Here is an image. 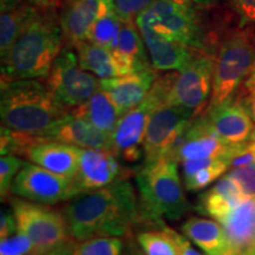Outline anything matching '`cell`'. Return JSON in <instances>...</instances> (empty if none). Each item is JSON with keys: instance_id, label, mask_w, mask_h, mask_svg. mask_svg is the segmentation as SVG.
<instances>
[{"instance_id": "obj_1", "label": "cell", "mask_w": 255, "mask_h": 255, "mask_svg": "<svg viewBox=\"0 0 255 255\" xmlns=\"http://www.w3.org/2000/svg\"><path fill=\"white\" fill-rule=\"evenodd\" d=\"M62 212L75 241L96 237H131L141 226L138 193L129 178L83 191L70 199Z\"/></svg>"}, {"instance_id": "obj_2", "label": "cell", "mask_w": 255, "mask_h": 255, "mask_svg": "<svg viewBox=\"0 0 255 255\" xmlns=\"http://www.w3.org/2000/svg\"><path fill=\"white\" fill-rule=\"evenodd\" d=\"M64 44L57 8L34 7L14 45L1 58V79L46 78Z\"/></svg>"}, {"instance_id": "obj_3", "label": "cell", "mask_w": 255, "mask_h": 255, "mask_svg": "<svg viewBox=\"0 0 255 255\" xmlns=\"http://www.w3.org/2000/svg\"><path fill=\"white\" fill-rule=\"evenodd\" d=\"M69 113V108L37 79H1V127L46 138L51 129Z\"/></svg>"}, {"instance_id": "obj_4", "label": "cell", "mask_w": 255, "mask_h": 255, "mask_svg": "<svg viewBox=\"0 0 255 255\" xmlns=\"http://www.w3.org/2000/svg\"><path fill=\"white\" fill-rule=\"evenodd\" d=\"M177 162L162 157L144 163L136 171V186L141 208V226L157 225L170 220H181L190 210Z\"/></svg>"}, {"instance_id": "obj_5", "label": "cell", "mask_w": 255, "mask_h": 255, "mask_svg": "<svg viewBox=\"0 0 255 255\" xmlns=\"http://www.w3.org/2000/svg\"><path fill=\"white\" fill-rule=\"evenodd\" d=\"M255 62V40L248 30L226 34L214 56L212 95L207 108H215L235 98V95Z\"/></svg>"}, {"instance_id": "obj_6", "label": "cell", "mask_w": 255, "mask_h": 255, "mask_svg": "<svg viewBox=\"0 0 255 255\" xmlns=\"http://www.w3.org/2000/svg\"><path fill=\"white\" fill-rule=\"evenodd\" d=\"M135 21L139 31L193 49L206 50L193 0H157Z\"/></svg>"}, {"instance_id": "obj_7", "label": "cell", "mask_w": 255, "mask_h": 255, "mask_svg": "<svg viewBox=\"0 0 255 255\" xmlns=\"http://www.w3.org/2000/svg\"><path fill=\"white\" fill-rule=\"evenodd\" d=\"M177 73L157 76L146 97L138 105L120 117L111 135L113 152L127 163H136L144 156L143 138L149 119L156 108L165 103Z\"/></svg>"}, {"instance_id": "obj_8", "label": "cell", "mask_w": 255, "mask_h": 255, "mask_svg": "<svg viewBox=\"0 0 255 255\" xmlns=\"http://www.w3.org/2000/svg\"><path fill=\"white\" fill-rule=\"evenodd\" d=\"M8 202L14 213L18 231L31 239L32 252L36 255H45L73 240L63 212L18 196H12Z\"/></svg>"}, {"instance_id": "obj_9", "label": "cell", "mask_w": 255, "mask_h": 255, "mask_svg": "<svg viewBox=\"0 0 255 255\" xmlns=\"http://www.w3.org/2000/svg\"><path fill=\"white\" fill-rule=\"evenodd\" d=\"M45 79L51 92L69 109L90 100L101 89V81L82 69L77 52L70 46L63 47Z\"/></svg>"}, {"instance_id": "obj_10", "label": "cell", "mask_w": 255, "mask_h": 255, "mask_svg": "<svg viewBox=\"0 0 255 255\" xmlns=\"http://www.w3.org/2000/svg\"><path fill=\"white\" fill-rule=\"evenodd\" d=\"M213 73L214 56L199 50L186 68L178 71L165 103L186 108L196 116L202 114L212 95Z\"/></svg>"}, {"instance_id": "obj_11", "label": "cell", "mask_w": 255, "mask_h": 255, "mask_svg": "<svg viewBox=\"0 0 255 255\" xmlns=\"http://www.w3.org/2000/svg\"><path fill=\"white\" fill-rule=\"evenodd\" d=\"M12 194L31 202L53 206L72 199L77 195V191L73 178L55 174L38 164L25 162L12 186Z\"/></svg>"}, {"instance_id": "obj_12", "label": "cell", "mask_w": 255, "mask_h": 255, "mask_svg": "<svg viewBox=\"0 0 255 255\" xmlns=\"http://www.w3.org/2000/svg\"><path fill=\"white\" fill-rule=\"evenodd\" d=\"M195 116L194 111L177 105L163 103L156 108L149 119L142 143L144 163L165 157Z\"/></svg>"}, {"instance_id": "obj_13", "label": "cell", "mask_w": 255, "mask_h": 255, "mask_svg": "<svg viewBox=\"0 0 255 255\" xmlns=\"http://www.w3.org/2000/svg\"><path fill=\"white\" fill-rule=\"evenodd\" d=\"M246 144L229 145L222 142L207 129L200 115L188 123L182 135L170 149L165 157L181 163L188 159L202 158H227L232 162L233 157L240 152Z\"/></svg>"}, {"instance_id": "obj_14", "label": "cell", "mask_w": 255, "mask_h": 255, "mask_svg": "<svg viewBox=\"0 0 255 255\" xmlns=\"http://www.w3.org/2000/svg\"><path fill=\"white\" fill-rule=\"evenodd\" d=\"M129 175V170L127 171L121 165L113 151L81 148L78 170L73 177V184L78 195L83 191L100 189L119 180H124Z\"/></svg>"}, {"instance_id": "obj_15", "label": "cell", "mask_w": 255, "mask_h": 255, "mask_svg": "<svg viewBox=\"0 0 255 255\" xmlns=\"http://www.w3.org/2000/svg\"><path fill=\"white\" fill-rule=\"evenodd\" d=\"M201 119L207 129L229 145H242L250 141L253 120L245 105L234 98L215 108H206Z\"/></svg>"}, {"instance_id": "obj_16", "label": "cell", "mask_w": 255, "mask_h": 255, "mask_svg": "<svg viewBox=\"0 0 255 255\" xmlns=\"http://www.w3.org/2000/svg\"><path fill=\"white\" fill-rule=\"evenodd\" d=\"M157 77L151 66L130 75L101 79V89L108 94L120 116L138 105L146 97Z\"/></svg>"}, {"instance_id": "obj_17", "label": "cell", "mask_w": 255, "mask_h": 255, "mask_svg": "<svg viewBox=\"0 0 255 255\" xmlns=\"http://www.w3.org/2000/svg\"><path fill=\"white\" fill-rule=\"evenodd\" d=\"M103 0H64L60 6L59 23L65 46L75 49L88 40L89 32L100 14Z\"/></svg>"}, {"instance_id": "obj_18", "label": "cell", "mask_w": 255, "mask_h": 255, "mask_svg": "<svg viewBox=\"0 0 255 255\" xmlns=\"http://www.w3.org/2000/svg\"><path fill=\"white\" fill-rule=\"evenodd\" d=\"M47 139L76 145L83 149H103L113 151L111 137L90 122L69 113L47 133Z\"/></svg>"}, {"instance_id": "obj_19", "label": "cell", "mask_w": 255, "mask_h": 255, "mask_svg": "<svg viewBox=\"0 0 255 255\" xmlns=\"http://www.w3.org/2000/svg\"><path fill=\"white\" fill-rule=\"evenodd\" d=\"M81 148L66 143L43 139L28 150L26 157L32 163L62 175L73 178L76 176L79 164Z\"/></svg>"}, {"instance_id": "obj_20", "label": "cell", "mask_w": 255, "mask_h": 255, "mask_svg": "<svg viewBox=\"0 0 255 255\" xmlns=\"http://www.w3.org/2000/svg\"><path fill=\"white\" fill-rule=\"evenodd\" d=\"M144 40L135 20L123 21L116 46L111 51L121 76L130 75L149 68Z\"/></svg>"}, {"instance_id": "obj_21", "label": "cell", "mask_w": 255, "mask_h": 255, "mask_svg": "<svg viewBox=\"0 0 255 255\" xmlns=\"http://www.w3.org/2000/svg\"><path fill=\"white\" fill-rule=\"evenodd\" d=\"M232 250L245 253L255 246V197H245L220 222Z\"/></svg>"}, {"instance_id": "obj_22", "label": "cell", "mask_w": 255, "mask_h": 255, "mask_svg": "<svg viewBox=\"0 0 255 255\" xmlns=\"http://www.w3.org/2000/svg\"><path fill=\"white\" fill-rule=\"evenodd\" d=\"M152 68L157 71H181L193 60L197 49L164 40L150 32L141 31Z\"/></svg>"}, {"instance_id": "obj_23", "label": "cell", "mask_w": 255, "mask_h": 255, "mask_svg": "<svg viewBox=\"0 0 255 255\" xmlns=\"http://www.w3.org/2000/svg\"><path fill=\"white\" fill-rule=\"evenodd\" d=\"M244 199L234 180L225 175L210 189L201 194L196 212L221 222Z\"/></svg>"}, {"instance_id": "obj_24", "label": "cell", "mask_w": 255, "mask_h": 255, "mask_svg": "<svg viewBox=\"0 0 255 255\" xmlns=\"http://www.w3.org/2000/svg\"><path fill=\"white\" fill-rule=\"evenodd\" d=\"M181 232L207 255H222L231 250L227 234L219 221L205 218H189Z\"/></svg>"}, {"instance_id": "obj_25", "label": "cell", "mask_w": 255, "mask_h": 255, "mask_svg": "<svg viewBox=\"0 0 255 255\" xmlns=\"http://www.w3.org/2000/svg\"><path fill=\"white\" fill-rule=\"evenodd\" d=\"M0 5V53L4 58L23 32L34 6L28 0H1Z\"/></svg>"}, {"instance_id": "obj_26", "label": "cell", "mask_w": 255, "mask_h": 255, "mask_svg": "<svg viewBox=\"0 0 255 255\" xmlns=\"http://www.w3.org/2000/svg\"><path fill=\"white\" fill-rule=\"evenodd\" d=\"M70 113L87 120L95 128L110 137L121 117L113 101L102 89L94 94L90 100L70 109Z\"/></svg>"}, {"instance_id": "obj_27", "label": "cell", "mask_w": 255, "mask_h": 255, "mask_svg": "<svg viewBox=\"0 0 255 255\" xmlns=\"http://www.w3.org/2000/svg\"><path fill=\"white\" fill-rule=\"evenodd\" d=\"M181 164L184 186L189 191L203 190L221 178L231 167V162L227 158L188 159L181 162Z\"/></svg>"}, {"instance_id": "obj_28", "label": "cell", "mask_w": 255, "mask_h": 255, "mask_svg": "<svg viewBox=\"0 0 255 255\" xmlns=\"http://www.w3.org/2000/svg\"><path fill=\"white\" fill-rule=\"evenodd\" d=\"M177 234L162 221L137 232L136 241L145 255H181Z\"/></svg>"}, {"instance_id": "obj_29", "label": "cell", "mask_w": 255, "mask_h": 255, "mask_svg": "<svg viewBox=\"0 0 255 255\" xmlns=\"http://www.w3.org/2000/svg\"><path fill=\"white\" fill-rule=\"evenodd\" d=\"M75 50L77 52L78 62L82 69L94 73L96 77L105 79L121 76L113 52L110 50L96 45L89 40L79 43L75 46Z\"/></svg>"}, {"instance_id": "obj_30", "label": "cell", "mask_w": 255, "mask_h": 255, "mask_svg": "<svg viewBox=\"0 0 255 255\" xmlns=\"http://www.w3.org/2000/svg\"><path fill=\"white\" fill-rule=\"evenodd\" d=\"M123 21L113 0H103L100 14L89 32L88 40L113 51L119 40Z\"/></svg>"}, {"instance_id": "obj_31", "label": "cell", "mask_w": 255, "mask_h": 255, "mask_svg": "<svg viewBox=\"0 0 255 255\" xmlns=\"http://www.w3.org/2000/svg\"><path fill=\"white\" fill-rule=\"evenodd\" d=\"M124 242L117 237H96L75 241L73 255H122Z\"/></svg>"}, {"instance_id": "obj_32", "label": "cell", "mask_w": 255, "mask_h": 255, "mask_svg": "<svg viewBox=\"0 0 255 255\" xmlns=\"http://www.w3.org/2000/svg\"><path fill=\"white\" fill-rule=\"evenodd\" d=\"M44 137H38L28 133L18 132L8 128L1 127V136H0V151L2 155L25 156L33 145L43 141Z\"/></svg>"}, {"instance_id": "obj_33", "label": "cell", "mask_w": 255, "mask_h": 255, "mask_svg": "<svg viewBox=\"0 0 255 255\" xmlns=\"http://www.w3.org/2000/svg\"><path fill=\"white\" fill-rule=\"evenodd\" d=\"M25 162L19 156L2 155L0 158V195L2 202H8L13 196L12 186Z\"/></svg>"}, {"instance_id": "obj_34", "label": "cell", "mask_w": 255, "mask_h": 255, "mask_svg": "<svg viewBox=\"0 0 255 255\" xmlns=\"http://www.w3.org/2000/svg\"><path fill=\"white\" fill-rule=\"evenodd\" d=\"M227 175L234 180L245 197H255V163L235 167Z\"/></svg>"}, {"instance_id": "obj_35", "label": "cell", "mask_w": 255, "mask_h": 255, "mask_svg": "<svg viewBox=\"0 0 255 255\" xmlns=\"http://www.w3.org/2000/svg\"><path fill=\"white\" fill-rule=\"evenodd\" d=\"M33 251V242L26 234L17 232L0 242V255H27Z\"/></svg>"}, {"instance_id": "obj_36", "label": "cell", "mask_w": 255, "mask_h": 255, "mask_svg": "<svg viewBox=\"0 0 255 255\" xmlns=\"http://www.w3.org/2000/svg\"><path fill=\"white\" fill-rule=\"evenodd\" d=\"M115 7L124 21L136 18L157 0H113Z\"/></svg>"}, {"instance_id": "obj_37", "label": "cell", "mask_w": 255, "mask_h": 255, "mask_svg": "<svg viewBox=\"0 0 255 255\" xmlns=\"http://www.w3.org/2000/svg\"><path fill=\"white\" fill-rule=\"evenodd\" d=\"M17 232L18 226L13 210H12V208H2L1 214H0V239L2 240V239L12 237Z\"/></svg>"}, {"instance_id": "obj_38", "label": "cell", "mask_w": 255, "mask_h": 255, "mask_svg": "<svg viewBox=\"0 0 255 255\" xmlns=\"http://www.w3.org/2000/svg\"><path fill=\"white\" fill-rule=\"evenodd\" d=\"M244 23L255 24V0H234Z\"/></svg>"}, {"instance_id": "obj_39", "label": "cell", "mask_w": 255, "mask_h": 255, "mask_svg": "<svg viewBox=\"0 0 255 255\" xmlns=\"http://www.w3.org/2000/svg\"><path fill=\"white\" fill-rule=\"evenodd\" d=\"M255 96V62L252 66V70L245 82L242 83L241 95H239L237 100H247Z\"/></svg>"}, {"instance_id": "obj_40", "label": "cell", "mask_w": 255, "mask_h": 255, "mask_svg": "<svg viewBox=\"0 0 255 255\" xmlns=\"http://www.w3.org/2000/svg\"><path fill=\"white\" fill-rule=\"evenodd\" d=\"M177 240L178 244H180L181 255H203L199 251H196L195 248H193V246L190 245V241L186 237H183V235L177 234Z\"/></svg>"}, {"instance_id": "obj_41", "label": "cell", "mask_w": 255, "mask_h": 255, "mask_svg": "<svg viewBox=\"0 0 255 255\" xmlns=\"http://www.w3.org/2000/svg\"><path fill=\"white\" fill-rule=\"evenodd\" d=\"M64 0H28L32 6L38 8H58Z\"/></svg>"}, {"instance_id": "obj_42", "label": "cell", "mask_w": 255, "mask_h": 255, "mask_svg": "<svg viewBox=\"0 0 255 255\" xmlns=\"http://www.w3.org/2000/svg\"><path fill=\"white\" fill-rule=\"evenodd\" d=\"M73 245H75V240H71L45 255H73Z\"/></svg>"}, {"instance_id": "obj_43", "label": "cell", "mask_w": 255, "mask_h": 255, "mask_svg": "<svg viewBox=\"0 0 255 255\" xmlns=\"http://www.w3.org/2000/svg\"><path fill=\"white\" fill-rule=\"evenodd\" d=\"M242 104L245 105L248 114H250L251 119L253 120V122H255V96L252 98H247V100H239Z\"/></svg>"}, {"instance_id": "obj_44", "label": "cell", "mask_w": 255, "mask_h": 255, "mask_svg": "<svg viewBox=\"0 0 255 255\" xmlns=\"http://www.w3.org/2000/svg\"><path fill=\"white\" fill-rule=\"evenodd\" d=\"M124 255H145L143 253L141 248L135 246L133 244H129V246L127 247L126 252H124Z\"/></svg>"}, {"instance_id": "obj_45", "label": "cell", "mask_w": 255, "mask_h": 255, "mask_svg": "<svg viewBox=\"0 0 255 255\" xmlns=\"http://www.w3.org/2000/svg\"><path fill=\"white\" fill-rule=\"evenodd\" d=\"M194 2H196V4H200V5H210L213 4V2L218 1V0H193Z\"/></svg>"}, {"instance_id": "obj_46", "label": "cell", "mask_w": 255, "mask_h": 255, "mask_svg": "<svg viewBox=\"0 0 255 255\" xmlns=\"http://www.w3.org/2000/svg\"><path fill=\"white\" fill-rule=\"evenodd\" d=\"M247 150L250 151L252 155H253L254 161H255V141L250 143V144H247Z\"/></svg>"}, {"instance_id": "obj_47", "label": "cell", "mask_w": 255, "mask_h": 255, "mask_svg": "<svg viewBox=\"0 0 255 255\" xmlns=\"http://www.w3.org/2000/svg\"><path fill=\"white\" fill-rule=\"evenodd\" d=\"M222 255H239V254L234 250H232V248H231V250L227 251L225 254H222Z\"/></svg>"}, {"instance_id": "obj_48", "label": "cell", "mask_w": 255, "mask_h": 255, "mask_svg": "<svg viewBox=\"0 0 255 255\" xmlns=\"http://www.w3.org/2000/svg\"><path fill=\"white\" fill-rule=\"evenodd\" d=\"M250 141H252V142H254V141H255V127L253 128V131H252V133H251V138H250Z\"/></svg>"}, {"instance_id": "obj_49", "label": "cell", "mask_w": 255, "mask_h": 255, "mask_svg": "<svg viewBox=\"0 0 255 255\" xmlns=\"http://www.w3.org/2000/svg\"><path fill=\"white\" fill-rule=\"evenodd\" d=\"M247 254L248 255H255V246L252 247L250 251H247Z\"/></svg>"}, {"instance_id": "obj_50", "label": "cell", "mask_w": 255, "mask_h": 255, "mask_svg": "<svg viewBox=\"0 0 255 255\" xmlns=\"http://www.w3.org/2000/svg\"><path fill=\"white\" fill-rule=\"evenodd\" d=\"M239 255H248V254H247V252H245V253H241V254H239Z\"/></svg>"}, {"instance_id": "obj_51", "label": "cell", "mask_w": 255, "mask_h": 255, "mask_svg": "<svg viewBox=\"0 0 255 255\" xmlns=\"http://www.w3.org/2000/svg\"><path fill=\"white\" fill-rule=\"evenodd\" d=\"M27 255H36V254H34L33 252H31V253H30V254H27Z\"/></svg>"}]
</instances>
